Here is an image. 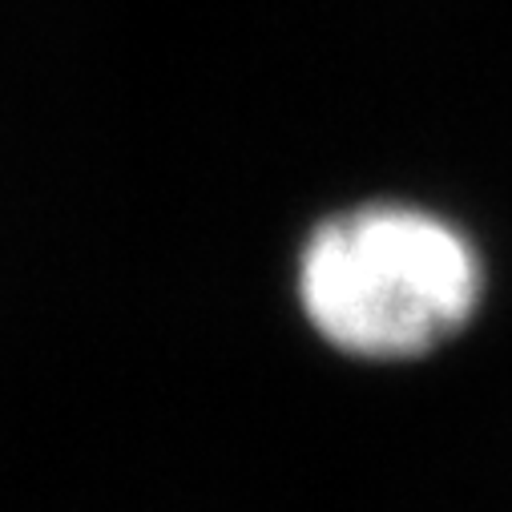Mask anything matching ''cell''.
<instances>
[{
  "instance_id": "1",
  "label": "cell",
  "mask_w": 512,
  "mask_h": 512,
  "mask_svg": "<svg viewBox=\"0 0 512 512\" xmlns=\"http://www.w3.org/2000/svg\"><path fill=\"white\" fill-rule=\"evenodd\" d=\"M311 327L347 355L412 359L476 311L480 263L460 230L408 206H363L323 222L299 263Z\"/></svg>"
}]
</instances>
